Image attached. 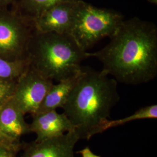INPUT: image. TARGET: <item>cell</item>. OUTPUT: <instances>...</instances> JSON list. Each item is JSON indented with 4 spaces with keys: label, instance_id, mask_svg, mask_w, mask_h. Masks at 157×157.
<instances>
[{
    "label": "cell",
    "instance_id": "1",
    "mask_svg": "<svg viewBox=\"0 0 157 157\" xmlns=\"http://www.w3.org/2000/svg\"><path fill=\"white\" fill-rule=\"evenodd\" d=\"M100 50L87 52L102 64V71L126 84L150 82L157 75V28L133 17L121 23Z\"/></svg>",
    "mask_w": 157,
    "mask_h": 157
},
{
    "label": "cell",
    "instance_id": "2",
    "mask_svg": "<svg viewBox=\"0 0 157 157\" xmlns=\"http://www.w3.org/2000/svg\"><path fill=\"white\" fill-rule=\"evenodd\" d=\"M102 71L82 67L62 109L80 139L89 140L100 129L120 99L118 82Z\"/></svg>",
    "mask_w": 157,
    "mask_h": 157
},
{
    "label": "cell",
    "instance_id": "3",
    "mask_svg": "<svg viewBox=\"0 0 157 157\" xmlns=\"http://www.w3.org/2000/svg\"><path fill=\"white\" fill-rule=\"evenodd\" d=\"M87 54L69 34L34 32L28 59L30 67L58 82L78 74Z\"/></svg>",
    "mask_w": 157,
    "mask_h": 157
},
{
    "label": "cell",
    "instance_id": "4",
    "mask_svg": "<svg viewBox=\"0 0 157 157\" xmlns=\"http://www.w3.org/2000/svg\"><path fill=\"white\" fill-rule=\"evenodd\" d=\"M124 20V16L118 12L99 8L79 0L69 34L87 51L102 39L110 37Z\"/></svg>",
    "mask_w": 157,
    "mask_h": 157
},
{
    "label": "cell",
    "instance_id": "5",
    "mask_svg": "<svg viewBox=\"0 0 157 157\" xmlns=\"http://www.w3.org/2000/svg\"><path fill=\"white\" fill-rule=\"evenodd\" d=\"M34 32L32 19L14 7L0 8V56L12 61L28 60L29 46Z\"/></svg>",
    "mask_w": 157,
    "mask_h": 157
},
{
    "label": "cell",
    "instance_id": "6",
    "mask_svg": "<svg viewBox=\"0 0 157 157\" xmlns=\"http://www.w3.org/2000/svg\"><path fill=\"white\" fill-rule=\"evenodd\" d=\"M54 82L29 67L17 79L12 100L26 115L37 112Z\"/></svg>",
    "mask_w": 157,
    "mask_h": 157
},
{
    "label": "cell",
    "instance_id": "7",
    "mask_svg": "<svg viewBox=\"0 0 157 157\" xmlns=\"http://www.w3.org/2000/svg\"><path fill=\"white\" fill-rule=\"evenodd\" d=\"M79 0H69L52 6L33 20L37 33L69 34L72 28Z\"/></svg>",
    "mask_w": 157,
    "mask_h": 157
},
{
    "label": "cell",
    "instance_id": "8",
    "mask_svg": "<svg viewBox=\"0 0 157 157\" xmlns=\"http://www.w3.org/2000/svg\"><path fill=\"white\" fill-rule=\"evenodd\" d=\"M80 139L73 129L56 137L34 141L25 148L21 157H74V147Z\"/></svg>",
    "mask_w": 157,
    "mask_h": 157
},
{
    "label": "cell",
    "instance_id": "9",
    "mask_svg": "<svg viewBox=\"0 0 157 157\" xmlns=\"http://www.w3.org/2000/svg\"><path fill=\"white\" fill-rule=\"evenodd\" d=\"M32 116L29 127L30 132L36 135V141L56 137L74 129L67 115L56 110L36 113Z\"/></svg>",
    "mask_w": 157,
    "mask_h": 157
},
{
    "label": "cell",
    "instance_id": "10",
    "mask_svg": "<svg viewBox=\"0 0 157 157\" xmlns=\"http://www.w3.org/2000/svg\"><path fill=\"white\" fill-rule=\"evenodd\" d=\"M25 114L11 98L0 105V131L8 139L19 143L20 138L30 133Z\"/></svg>",
    "mask_w": 157,
    "mask_h": 157
},
{
    "label": "cell",
    "instance_id": "11",
    "mask_svg": "<svg viewBox=\"0 0 157 157\" xmlns=\"http://www.w3.org/2000/svg\"><path fill=\"white\" fill-rule=\"evenodd\" d=\"M81 71L75 76L58 82L57 84L54 83L36 113L56 110L58 108H62L76 83Z\"/></svg>",
    "mask_w": 157,
    "mask_h": 157
},
{
    "label": "cell",
    "instance_id": "12",
    "mask_svg": "<svg viewBox=\"0 0 157 157\" xmlns=\"http://www.w3.org/2000/svg\"><path fill=\"white\" fill-rule=\"evenodd\" d=\"M69 0H19L14 8L22 15L33 20L52 6Z\"/></svg>",
    "mask_w": 157,
    "mask_h": 157
},
{
    "label": "cell",
    "instance_id": "13",
    "mask_svg": "<svg viewBox=\"0 0 157 157\" xmlns=\"http://www.w3.org/2000/svg\"><path fill=\"white\" fill-rule=\"evenodd\" d=\"M157 105L153 104L143 107L136 111L132 115L124 117L120 119L110 121L108 120L107 122L102 125L100 129V133H102L105 130L111 128L122 126L124 124L132 122L137 120L146 119H157Z\"/></svg>",
    "mask_w": 157,
    "mask_h": 157
},
{
    "label": "cell",
    "instance_id": "14",
    "mask_svg": "<svg viewBox=\"0 0 157 157\" xmlns=\"http://www.w3.org/2000/svg\"><path fill=\"white\" fill-rule=\"evenodd\" d=\"M28 67V60L12 61L0 56V79L17 80Z\"/></svg>",
    "mask_w": 157,
    "mask_h": 157
},
{
    "label": "cell",
    "instance_id": "15",
    "mask_svg": "<svg viewBox=\"0 0 157 157\" xmlns=\"http://www.w3.org/2000/svg\"><path fill=\"white\" fill-rule=\"evenodd\" d=\"M17 80L0 79V105L12 98Z\"/></svg>",
    "mask_w": 157,
    "mask_h": 157
},
{
    "label": "cell",
    "instance_id": "16",
    "mask_svg": "<svg viewBox=\"0 0 157 157\" xmlns=\"http://www.w3.org/2000/svg\"><path fill=\"white\" fill-rule=\"evenodd\" d=\"M20 144L0 145V157H17Z\"/></svg>",
    "mask_w": 157,
    "mask_h": 157
},
{
    "label": "cell",
    "instance_id": "17",
    "mask_svg": "<svg viewBox=\"0 0 157 157\" xmlns=\"http://www.w3.org/2000/svg\"><path fill=\"white\" fill-rule=\"evenodd\" d=\"M77 153L81 154L82 157H101L100 155H96L90 150V148L86 147L83 149L77 152Z\"/></svg>",
    "mask_w": 157,
    "mask_h": 157
},
{
    "label": "cell",
    "instance_id": "18",
    "mask_svg": "<svg viewBox=\"0 0 157 157\" xmlns=\"http://www.w3.org/2000/svg\"><path fill=\"white\" fill-rule=\"evenodd\" d=\"M19 143H15L10 139H8L6 136L3 135L0 131V145L1 144H18Z\"/></svg>",
    "mask_w": 157,
    "mask_h": 157
},
{
    "label": "cell",
    "instance_id": "19",
    "mask_svg": "<svg viewBox=\"0 0 157 157\" xmlns=\"http://www.w3.org/2000/svg\"><path fill=\"white\" fill-rule=\"evenodd\" d=\"M15 0H0V8H8L12 4H14Z\"/></svg>",
    "mask_w": 157,
    "mask_h": 157
},
{
    "label": "cell",
    "instance_id": "20",
    "mask_svg": "<svg viewBox=\"0 0 157 157\" xmlns=\"http://www.w3.org/2000/svg\"><path fill=\"white\" fill-rule=\"evenodd\" d=\"M149 2L152 3V4H157V0H147Z\"/></svg>",
    "mask_w": 157,
    "mask_h": 157
}]
</instances>
